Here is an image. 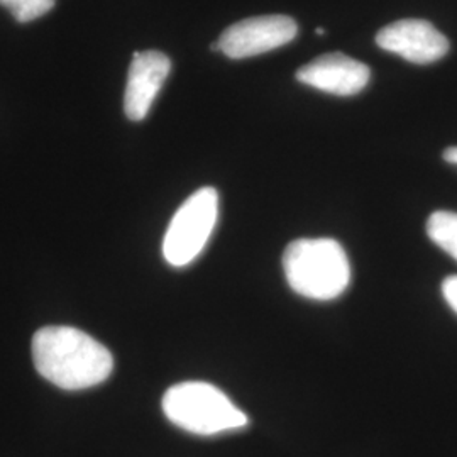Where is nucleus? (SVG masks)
Instances as JSON below:
<instances>
[{
  "instance_id": "obj_13",
  "label": "nucleus",
  "mask_w": 457,
  "mask_h": 457,
  "mask_svg": "<svg viewBox=\"0 0 457 457\" xmlns=\"http://www.w3.org/2000/svg\"><path fill=\"white\" fill-rule=\"evenodd\" d=\"M317 34H326L324 28H317Z\"/></svg>"
},
{
  "instance_id": "obj_9",
  "label": "nucleus",
  "mask_w": 457,
  "mask_h": 457,
  "mask_svg": "<svg viewBox=\"0 0 457 457\" xmlns=\"http://www.w3.org/2000/svg\"><path fill=\"white\" fill-rule=\"evenodd\" d=\"M428 239L457 262V213L437 211L427 220Z\"/></svg>"
},
{
  "instance_id": "obj_4",
  "label": "nucleus",
  "mask_w": 457,
  "mask_h": 457,
  "mask_svg": "<svg viewBox=\"0 0 457 457\" xmlns=\"http://www.w3.org/2000/svg\"><path fill=\"white\" fill-rule=\"evenodd\" d=\"M219 220V194L204 187L188 196L166 228L163 256L168 264L183 268L205 249Z\"/></svg>"
},
{
  "instance_id": "obj_3",
  "label": "nucleus",
  "mask_w": 457,
  "mask_h": 457,
  "mask_svg": "<svg viewBox=\"0 0 457 457\" xmlns=\"http://www.w3.org/2000/svg\"><path fill=\"white\" fill-rule=\"evenodd\" d=\"M166 419L195 436H219L241 430L249 419L226 393L205 381H185L164 393Z\"/></svg>"
},
{
  "instance_id": "obj_2",
  "label": "nucleus",
  "mask_w": 457,
  "mask_h": 457,
  "mask_svg": "<svg viewBox=\"0 0 457 457\" xmlns=\"http://www.w3.org/2000/svg\"><path fill=\"white\" fill-rule=\"evenodd\" d=\"M283 271L295 294L317 302L341 296L351 283V262L343 245L328 237L290 243L283 253Z\"/></svg>"
},
{
  "instance_id": "obj_11",
  "label": "nucleus",
  "mask_w": 457,
  "mask_h": 457,
  "mask_svg": "<svg viewBox=\"0 0 457 457\" xmlns=\"http://www.w3.org/2000/svg\"><path fill=\"white\" fill-rule=\"evenodd\" d=\"M442 296L447 305L457 313V275L447 277L442 281Z\"/></svg>"
},
{
  "instance_id": "obj_5",
  "label": "nucleus",
  "mask_w": 457,
  "mask_h": 457,
  "mask_svg": "<svg viewBox=\"0 0 457 457\" xmlns=\"http://www.w3.org/2000/svg\"><path fill=\"white\" fill-rule=\"evenodd\" d=\"M298 26L292 17L260 16L228 26L219 37V49L232 60H243L292 43Z\"/></svg>"
},
{
  "instance_id": "obj_1",
  "label": "nucleus",
  "mask_w": 457,
  "mask_h": 457,
  "mask_svg": "<svg viewBox=\"0 0 457 457\" xmlns=\"http://www.w3.org/2000/svg\"><path fill=\"white\" fill-rule=\"evenodd\" d=\"M37 373L63 390H85L105 381L114 370L111 351L75 327L48 326L33 337Z\"/></svg>"
},
{
  "instance_id": "obj_10",
  "label": "nucleus",
  "mask_w": 457,
  "mask_h": 457,
  "mask_svg": "<svg viewBox=\"0 0 457 457\" xmlns=\"http://www.w3.org/2000/svg\"><path fill=\"white\" fill-rule=\"evenodd\" d=\"M0 5L9 9L19 22H31L49 12L54 0H0Z\"/></svg>"
},
{
  "instance_id": "obj_6",
  "label": "nucleus",
  "mask_w": 457,
  "mask_h": 457,
  "mask_svg": "<svg viewBox=\"0 0 457 457\" xmlns=\"http://www.w3.org/2000/svg\"><path fill=\"white\" fill-rule=\"evenodd\" d=\"M376 45L415 65L439 62L451 48L449 39L422 19H403L388 24L376 34Z\"/></svg>"
},
{
  "instance_id": "obj_7",
  "label": "nucleus",
  "mask_w": 457,
  "mask_h": 457,
  "mask_svg": "<svg viewBox=\"0 0 457 457\" xmlns=\"http://www.w3.org/2000/svg\"><path fill=\"white\" fill-rule=\"evenodd\" d=\"M370 66L344 53H328L296 71L298 82L339 97L360 94L370 83Z\"/></svg>"
},
{
  "instance_id": "obj_12",
  "label": "nucleus",
  "mask_w": 457,
  "mask_h": 457,
  "mask_svg": "<svg viewBox=\"0 0 457 457\" xmlns=\"http://www.w3.org/2000/svg\"><path fill=\"white\" fill-rule=\"evenodd\" d=\"M442 156L447 163L457 164V146L447 147Z\"/></svg>"
},
{
  "instance_id": "obj_8",
  "label": "nucleus",
  "mask_w": 457,
  "mask_h": 457,
  "mask_svg": "<svg viewBox=\"0 0 457 457\" xmlns=\"http://www.w3.org/2000/svg\"><path fill=\"white\" fill-rule=\"evenodd\" d=\"M170 70L171 62L162 51L134 53L124 96V111L131 120L139 122L149 114L154 98L170 75Z\"/></svg>"
}]
</instances>
